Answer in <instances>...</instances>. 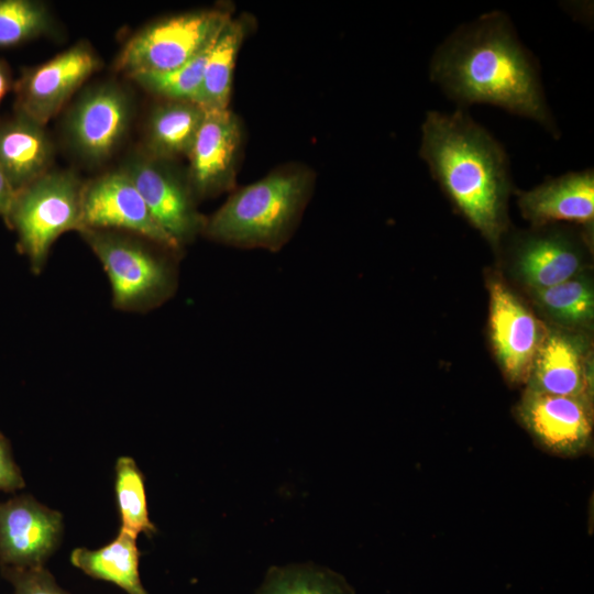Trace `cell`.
Returning <instances> with one entry per match:
<instances>
[{
	"label": "cell",
	"mask_w": 594,
	"mask_h": 594,
	"mask_svg": "<svg viewBox=\"0 0 594 594\" xmlns=\"http://www.w3.org/2000/svg\"><path fill=\"white\" fill-rule=\"evenodd\" d=\"M120 168L132 179L155 221L179 246L202 234L207 217L197 208L187 176H182L172 161L138 147L127 155Z\"/></svg>",
	"instance_id": "ba28073f"
},
{
	"label": "cell",
	"mask_w": 594,
	"mask_h": 594,
	"mask_svg": "<svg viewBox=\"0 0 594 594\" xmlns=\"http://www.w3.org/2000/svg\"><path fill=\"white\" fill-rule=\"evenodd\" d=\"M78 233L108 276L116 309L145 314L176 294L182 253L125 231L82 229Z\"/></svg>",
	"instance_id": "277c9868"
},
{
	"label": "cell",
	"mask_w": 594,
	"mask_h": 594,
	"mask_svg": "<svg viewBox=\"0 0 594 594\" xmlns=\"http://www.w3.org/2000/svg\"><path fill=\"white\" fill-rule=\"evenodd\" d=\"M536 298L549 315L564 323H582L593 317V289L583 279L571 278L536 290Z\"/></svg>",
	"instance_id": "d4e9b609"
},
{
	"label": "cell",
	"mask_w": 594,
	"mask_h": 594,
	"mask_svg": "<svg viewBox=\"0 0 594 594\" xmlns=\"http://www.w3.org/2000/svg\"><path fill=\"white\" fill-rule=\"evenodd\" d=\"M64 532L63 515L30 494L0 502V568L45 566Z\"/></svg>",
	"instance_id": "7c38bea8"
},
{
	"label": "cell",
	"mask_w": 594,
	"mask_h": 594,
	"mask_svg": "<svg viewBox=\"0 0 594 594\" xmlns=\"http://www.w3.org/2000/svg\"><path fill=\"white\" fill-rule=\"evenodd\" d=\"M258 594H352L343 580L309 569L273 572Z\"/></svg>",
	"instance_id": "484cf974"
},
{
	"label": "cell",
	"mask_w": 594,
	"mask_h": 594,
	"mask_svg": "<svg viewBox=\"0 0 594 594\" xmlns=\"http://www.w3.org/2000/svg\"><path fill=\"white\" fill-rule=\"evenodd\" d=\"M15 193L16 191L12 188L7 177L0 169V217H2V219H4L8 215Z\"/></svg>",
	"instance_id": "f1b7e54d"
},
{
	"label": "cell",
	"mask_w": 594,
	"mask_h": 594,
	"mask_svg": "<svg viewBox=\"0 0 594 594\" xmlns=\"http://www.w3.org/2000/svg\"><path fill=\"white\" fill-rule=\"evenodd\" d=\"M114 495L120 518V531L135 538L151 537L155 525L150 520L144 475L131 457H119L114 465Z\"/></svg>",
	"instance_id": "7402d4cb"
},
{
	"label": "cell",
	"mask_w": 594,
	"mask_h": 594,
	"mask_svg": "<svg viewBox=\"0 0 594 594\" xmlns=\"http://www.w3.org/2000/svg\"><path fill=\"white\" fill-rule=\"evenodd\" d=\"M581 264L582 256L575 242L559 231L529 235L517 248L518 272L535 290L571 279Z\"/></svg>",
	"instance_id": "ac0fdd59"
},
{
	"label": "cell",
	"mask_w": 594,
	"mask_h": 594,
	"mask_svg": "<svg viewBox=\"0 0 594 594\" xmlns=\"http://www.w3.org/2000/svg\"><path fill=\"white\" fill-rule=\"evenodd\" d=\"M241 22L230 19L215 40L195 99L205 111L228 109L235 58L243 40Z\"/></svg>",
	"instance_id": "44dd1931"
},
{
	"label": "cell",
	"mask_w": 594,
	"mask_h": 594,
	"mask_svg": "<svg viewBox=\"0 0 594 594\" xmlns=\"http://www.w3.org/2000/svg\"><path fill=\"white\" fill-rule=\"evenodd\" d=\"M0 571L2 576L11 583L13 594H69L58 585L45 566L31 569L1 566Z\"/></svg>",
	"instance_id": "4316f807"
},
{
	"label": "cell",
	"mask_w": 594,
	"mask_h": 594,
	"mask_svg": "<svg viewBox=\"0 0 594 594\" xmlns=\"http://www.w3.org/2000/svg\"><path fill=\"white\" fill-rule=\"evenodd\" d=\"M55 30L50 7L40 0H0V48L21 45Z\"/></svg>",
	"instance_id": "603a6c76"
},
{
	"label": "cell",
	"mask_w": 594,
	"mask_h": 594,
	"mask_svg": "<svg viewBox=\"0 0 594 594\" xmlns=\"http://www.w3.org/2000/svg\"><path fill=\"white\" fill-rule=\"evenodd\" d=\"M13 77L7 61L0 57V103L6 95L13 89Z\"/></svg>",
	"instance_id": "f546056e"
},
{
	"label": "cell",
	"mask_w": 594,
	"mask_h": 594,
	"mask_svg": "<svg viewBox=\"0 0 594 594\" xmlns=\"http://www.w3.org/2000/svg\"><path fill=\"white\" fill-rule=\"evenodd\" d=\"M101 67L100 56L87 41L44 63L23 67L13 84L14 110L46 125Z\"/></svg>",
	"instance_id": "9c48e42d"
},
{
	"label": "cell",
	"mask_w": 594,
	"mask_h": 594,
	"mask_svg": "<svg viewBox=\"0 0 594 594\" xmlns=\"http://www.w3.org/2000/svg\"><path fill=\"white\" fill-rule=\"evenodd\" d=\"M223 10H201L151 22L121 47L113 67L128 78L178 68L209 47L230 20Z\"/></svg>",
	"instance_id": "8992f818"
},
{
	"label": "cell",
	"mask_w": 594,
	"mask_h": 594,
	"mask_svg": "<svg viewBox=\"0 0 594 594\" xmlns=\"http://www.w3.org/2000/svg\"><path fill=\"white\" fill-rule=\"evenodd\" d=\"M429 75L462 107L495 106L559 135L537 61L502 11L482 14L457 28L435 51Z\"/></svg>",
	"instance_id": "6da1fadb"
},
{
	"label": "cell",
	"mask_w": 594,
	"mask_h": 594,
	"mask_svg": "<svg viewBox=\"0 0 594 594\" xmlns=\"http://www.w3.org/2000/svg\"><path fill=\"white\" fill-rule=\"evenodd\" d=\"M309 191L305 173L271 174L232 194L207 217L202 234L226 245L278 251L293 233Z\"/></svg>",
	"instance_id": "3957f363"
},
{
	"label": "cell",
	"mask_w": 594,
	"mask_h": 594,
	"mask_svg": "<svg viewBox=\"0 0 594 594\" xmlns=\"http://www.w3.org/2000/svg\"><path fill=\"white\" fill-rule=\"evenodd\" d=\"M212 44L178 68L165 73H140L129 78L148 92L167 100L195 102Z\"/></svg>",
	"instance_id": "cb8c5ba5"
},
{
	"label": "cell",
	"mask_w": 594,
	"mask_h": 594,
	"mask_svg": "<svg viewBox=\"0 0 594 594\" xmlns=\"http://www.w3.org/2000/svg\"><path fill=\"white\" fill-rule=\"evenodd\" d=\"M133 109L131 94L117 81L106 80L87 87L64 120L69 148L88 164L105 162L124 140Z\"/></svg>",
	"instance_id": "52a82bcc"
},
{
	"label": "cell",
	"mask_w": 594,
	"mask_h": 594,
	"mask_svg": "<svg viewBox=\"0 0 594 594\" xmlns=\"http://www.w3.org/2000/svg\"><path fill=\"white\" fill-rule=\"evenodd\" d=\"M239 143V123L229 109L205 111L188 154L187 179L197 201L218 195L232 185Z\"/></svg>",
	"instance_id": "5bb4252c"
},
{
	"label": "cell",
	"mask_w": 594,
	"mask_h": 594,
	"mask_svg": "<svg viewBox=\"0 0 594 594\" xmlns=\"http://www.w3.org/2000/svg\"><path fill=\"white\" fill-rule=\"evenodd\" d=\"M204 117L205 110L193 101L166 99L151 110L141 148L167 161L188 156Z\"/></svg>",
	"instance_id": "d6986e66"
},
{
	"label": "cell",
	"mask_w": 594,
	"mask_h": 594,
	"mask_svg": "<svg viewBox=\"0 0 594 594\" xmlns=\"http://www.w3.org/2000/svg\"><path fill=\"white\" fill-rule=\"evenodd\" d=\"M54 156L46 125L14 109L0 117V169L15 191L52 169Z\"/></svg>",
	"instance_id": "9a60e30c"
},
{
	"label": "cell",
	"mask_w": 594,
	"mask_h": 594,
	"mask_svg": "<svg viewBox=\"0 0 594 594\" xmlns=\"http://www.w3.org/2000/svg\"><path fill=\"white\" fill-rule=\"evenodd\" d=\"M492 342L502 370L513 384L528 381L543 341L536 317L499 282L490 286Z\"/></svg>",
	"instance_id": "4fadbf2b"
},
{
	"label": "cell",
	"mask_w": 594,
	"mask_h": 594,
	"mask_svg": "<svg viewBox=\"0 0 594 594\" xmlns=\"http://www.w3.org/2000/svg\"><path fill=\"white\" fill-rule=\"evenodd\" d=\"M521 425L546 452L561 458L586 453L592 444L590 398L526 389L517 409Z\"/></svg>",
	"instance_id": "8fae6325"
},
{
	"label": "cell",
	"mask_w": 594,
	"mask_h": 594,
	"mask_svg": "<svg viewBox=\"0 0 594 594\" xmlns=\"http://www.w3.org/2000/svg\"><path fill=\"white\" fill-rule=\"evenodd\" d=\"M82 185L76 172L52 168L15 193L3 220L15 232L18 250L32 273H42L63 233L80 231Z\"/></svg>",
	"instance_id": "5b68a950"
},
{
	"label": "cell",
	"mask_w": 594,
	"mask_h": 594,
	"mask_svg": "<svg viewBox=\"0 0 594 594\" xmlns=\"http://www.w3.org/2000/svg\"><path fill=\"white\" fill-rule=\"evenodd\" d=\"M528 380L527 388L535 392L590 398V382L581 348L560 333L543 338Z\"/></svg>",
	"instance_id": "e0dca14e"
},
{
	"label": "cell",
	"mask_w": 594,
	"mask_h": 594,
	"mask_svg": "<svg viewBox=\"0 0 594 594\" xmlns=\"http://www.w3.org/2000/svg\"><path fill=\"white\" fill-rule=\"evenodd\" d=\"M82 229L131 232L183 252V248L155 221L132 179L120 167L84 182Z\"/></svg>",
	"instance_id": "30bf717a"
},
{
	"label": "cell",
	"mask_w": 594,
	"mask_h": 594,
	"mask_svg": "<svg viewBox=\"0 0 594 594\" xmlns=\"http://www.w3.org/2000/svg\"><path fill=\"white\" fill-rule=\"evenodd\" d=\"M140 557L136 538L119 530L113 540L99 549H74L70 563L90 578L119 586L127 594H147L140 578Z\"/></svg>",
	"instance_id": "ffe728a7"
},
{
	"label": "cell",
	"mask_w": 594,
	"mask_h": 594,
	"mask_svg": "<svg viewBox=\"0 0 594 594\" xmlns=\"http://www.w3.org/2000/svg\"><path fill=\"white\" fill-rule=\"evenodd\" d=\"M24 487L25 480L14 460L11 443L0 431V492L14 493Z\"/></svg>",
	"instance_id": "83f0119b"
},
{
	"label": "cell",
	"mask_w": 594,
	"mask_h": 594,
	"mask_svg": "<svg viewBox=\"0 0 594 594\" xmlns=\"http://www.w3.org/2000/svg\"><path fill=\"white\" fill-rule=\"evenodd\" d=\"M419 155L455 208L487 240L505 229L510 169L503 145L463 110L428 111Z\"/></svg>",
	"instance_id": "7a4b0ae2"
},
{
	"label": "cell",
	"mask_w": 594,
	"mask_h": 594,
	"mask_svg": "<svg viewBox=\"0 0 594 594\" xmlns=\"http://www.w3.org/2000/svg\"><path fill=\"white\" fill-rule=\"evenodd\" d=\"M522 215L535 223L569 221L591 224L594 218V172H569L518 194Z\"/></svg>",
	"instance_id": "2e32d148"
}]
</instances>
